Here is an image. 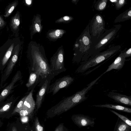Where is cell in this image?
I'll return each mask as SVG.
<instances>
[{
  "mask_svg": "<svg viewBox=\"0 0 131 131\" xmlns=\"http://www.w3.org/2000/svg\"><path fill=\"white\" fill-rule=\"evenodd\" d=\"M123 54L126 58L131 56V48H130L126 51H123Z\"/></svg>",
  "mask_w": 131,
  "mask_h": 131,
  "instance_id": "obj_28",
  "label": "cell"
},
{
  "mask_svg": "<svg viewBox=\"0 0 131 131\" xmlns=\"http://www.w3.org/2000/svg\"><path fill=\"white\" fill-rule=\"evenodd\" d=\"M40 82V78L38 75L35 72L31 71L26 86L31 90L32 88H35Z\"/></svg>",
  "mask_w": 131,
  "mask_h": 131,
  "instance_id": "obj_12",
  "label": "cell"
},
{
  "mask_svg": "<svg viewBox=\"0 0 131 131\" xmlns=\"http://www.w3.org/2000/svg\"><path fill=\"white\" fill-rule=\"evenodd\" d=\"M26 2L28 5H30L31 3V1L30 0H26L25 1Z\"/></svg>",
  "mask_w": 131,
  "mask_h": 131,
  "instance_id": "obj_34",
  "label": "cell"
},
{
  "mask_svg": "<svg viewBox=\"0 0 131 131\" xmlns=\"http://www.w3.org/2000/svg\"><path fill=\"white\" fill-rule=\"evenodd\" d=\"M35 88H32L29 94L26 96L23 106L19 111L22 110H26L31 114L33 112L36 105V103L33 97V93Z\"/></svg>",
  "mask_w": 131,
  "mask_h": 131,
  "instance_id": "obj_7",
  "label": "cell"
},
{
  "mask_svg": "<svg viewBox=\"0 0 131 131\" xmlns=\"http://www.w3.org/2000/svg\"><path fill=\"white\" fill-rule=\"evenodd\" d=\"M74 79L69 75L64 76L56 80L50 85L47 93H52V95L57 93L60 90L67 87L74 81Z\"/></svg>",
  "mask_w": 131,
  "mask_h": 131,
  "instance_id": "obj_3",
  "label": "cell"
},
{
  "mask_svg": "<svg viewBox=\"0 0 131 131\" xmlns=\"http://www.w3.org/2000/svg\"><path fill=\"white\" fill-rule=\"evenodd\" d=\"M117 27L112 30L110 32L108 33L95 46L96 49H99L101 47L104 45L108 41H110L111 39L115 37L116 34L119 29Z\"/></svg>",
  "mask_w": 131,
  "mask_h": 131,
  "instance_id": "obj_11",
  "label": "cell"
},
{
  "mask_svg": "<svg viewBox=\"0 0 131 131\" xmlns=\"http://www.w3.org/2000/svg\"><path fill=\"white\" fill-rule=\"evenodd\" d=\"M127 60L123 55V51H122L114 62L108 66L107 69L103 74H104L113 69L119 70L123 67L125 62Z\"/></svg>",
  "mask_w": 131,
  "mask_h": 131,
  "instance_id": "obj_8",
  "label": "cell"
},
{
  "mask_svg": "<svg viewBox=\"0 0 131 131\" xmlns=\"http://www.w3.org/2000/svg\"><path fill=\"white\" fill-rule=\"evenodd\" d=\"M125 2L124 0H118L116 3V8L119 9L122 7L124 5Z\"/></svg>",
  "mask_w": 131,
  "mask_h": 131,
  "instance_id": "obj_25",
  "label": "cell"
},
{
  "mask_svg": "<svg viewBox=\"0 0 131 131\" xmlns=\"http://www.w3.org/2000/svg\"><path fill=\"white\" fill-rule=\"evenodd\" d=\"M93 106L100 107H106L128 113H131V109L130 108L119 105L106 104Z\"/></svg>",
  "mask_w": 131,
  "mask_h": 131,
  "instance_id": "obj_14",
  "label": "cell"
},
{
  "mask_svg": "<svg viewBox=\"0 0 131 131\" xmlns=\"http://www.w3.org/2000/svg\"><path fill=\"white\" fill-rule=\"evenodd\" d=\"M19 13H17L12 18L11 23V25L13 29L16 30L20 24V19Z\"/></svg>",
  "mask_w": 131,
  "mask_h": 131,
  "instance_id": "obj_15",
  "label": "cell"
},
{
  "mask_svg": "<svg viewBox=\"0 0 131 131\" xmlns=\"http://www.w3.org/2000/svg\"><path fill=\"white\" fill-rule=\"evenodd\" d=\"M107 96L120 104L128 106H131V96L122 94L119 93L111 92Z\"/></svg>",
  "mask_w": 131,
  "mask_h": 131,
  "instance_id": "obj_5",
  "label": "cell"
},
{
  "mask_svg": "<svg viewBox=\"0 0 131 131\" xmlns=\"http://www.w3.org/2000/svg\"><path fill=\"white\" fill-rule=\"evenodd\" d=\"M14 43H12L9 48L2 59V64L4 65L10 57L14 47Z\"/></svg>",
  "mask_w": 131,
  "mask_h": 131,
  "instance_id": "obj_16",
  "label": "cell"
},
{
  "mask_svg": "<svg viewBox=\"0 0 131 131\" xmlns=\"http://www.w3.org/2000/svg\"><path fill=\"white\" fill-rule=\"evenodd\" d=\"M120 47H112L107 50L98 53L90 57L87 60L82 62L76 70L78 73H83L89 68L94 67L106 59L117 52L120 49Z\"/></svg>",
  "mask_w": 131,
  "mask_h": 131,
  "instance_id": "obj_1",
  "label": "cell"
},
{
  "mask_svg": "<svg viewBox=\"0 0 131 131\" xmlns=\"http://www.w3.org/2000/svg\"><path fill=\"white\" fill-rule=\"evenodd\" d=\"M21 116H25L31 114L27 110H20L18 112Z\"/></svg>",
  "mask_w": 131,
  "mask_h": 131,
  "instance_id": "obj_26",
  "label": "cell"
},
{
  "mask_svg": "<svg viewBox=\"0 0 131 131\" xmlns=\"http://www.w3.org/2000/svg\"><path fill=\"white\" fill-rule=\"evenodd\" d=\"M72 119L74 123L80 127L90 126H93L94 122L88 116L82 115H73Z\"/></svg>",
  "mask_w": 131,
  "mask_h": 131,
  "instance_id": "obj_6",
  "label": "cell"
},
{
  "mask_svg": "<svg viewBox=\"0 0 131 131\" xmlns=\"http://www.w3.org/2000/svg\"><path fill=\"white\" fill-rule=\"evenodd\" d=\"M35 27L37 31L39 32L40 31V28L39 25L36 23L35 25Z\"/></svg>",
  "mask_w": 131,
  "mask_h": 131,
  "instance_id": "obj_33",
  "label": "cell"
},
{
  "mask_svg": "<svg viewBox=\"0 0 131 131\" xmlns=\"http://www.w3.org/2000/svg\"><path fill=\"white\" fill-rule=\"evenodd\" d=\"M50 64L52 74L54 76L65 71L64 57L62 52H59L51 58Z\"/></svg>",
  "mask_w": 131,
  "mask_h": 131,
  "instance_id": "obj_2",
  "label": "cell"
},
{
  "mask_svg": "<svg viewBox=\"0 0 131 131\" xmlns=\"http://www.w3.org/2000/svg\"><path fill=\"white\" fill-rule=\"evenodd\" d=\"M13 51V56L7 68L6 71V75H8L10 73L17 60L19 52V47H18V45L15 47Z\"/></svg>",
  "mask_w": 131,
  "mask_h": 131,
  "instance_id": "obj_13",
  "label": "cell"
},
{
  "mask_svg": "<svg viewBox=\"0 0 131 131\" xmlns=\"http://www.w3.org/2000/svg\"><path fill=\"white\" fill-rule=\"evenodd\" d=\"M82 41L84 45L88 46L89 43V40L86 36H84L82 38Z\"/></svg>",
  "mask_w": 131,
  "mask_h": 131,
  "instance_id": "obj_27",
  "label": "cell"
},
{
  "mask_svg": "<svg viewBox=\"0 0 131 131\" xmlns=\"http://www.w3.org/2000/svg\"><path fill=\"white\" fill-rule=\"evenodd\" d=\"M35 126V131H43V128L40 124L38 117L36 118Z\"/></svg>",
  "mask_w": 131,
  "mask_h": 131,
  "instance_id": "obj_23",
  "label": "cell"
},
{
  "mask_svg": "<svg viewBox=\"0 0 131 131\" xmlns=\"http://www.w3.org/2000/svg\"><path fill=\"white\" fill-rule=\"evenodd\" d=\"M130 127L124 122H121L118 125L116 131H129Z\"/></svg>",
  "mask_w": 131,
  "mask_h": 131,
  "instance_id": "obj_20",
  "label": "cell"
},
{
  "mask_svg": "<svg viewBox=\"0 0 131 131\" xmlns=\"http://www.w3.org/2000/svg\"><path fill=\"white\" fill-rule=\"evenodd\" d=\"M25 97L26 96L23 97L18 102L12 112V114H14L16 112L18 113L23 106Z\"/></svg>",
  "mask_w": 131,
  "mask_h": 131,
  "instance_id": "obj_21",
  "label": "cell"
},
{
  "mask_svg": "<svg viewBox=\"0 0 131 131\" xmlns=\"http://www.w3.org/2000/svg\"><path fill=\"white\" fill-rule=\"evenodd\" d=\"M63 19L65 20H68L70 18L69 17L67 16H66L64 17Z\"/></svg>",
  "mask_w": 131,
  "mask_h": 131,
  "instance_id": "obj_35",
  "label": "cell"
},
{
  "mask_svg": "<svg viewBox=\"0 0 131 131\" xmlns=\"http://www.w3.org/2000/svg\"><path fill=\"white\" fill-rule=\"evenodd\" d=\"M61 33V30L59 29H57L55 31V35L56 37H59Z\"/></svg>",
  "mask_w": 131,
  "mask_h": 131,
  "instance_id": "obj_31",
  "label": "cell"
},
{
  "mask_svg": "<svg viewBox=\"0 0 131 131\" xmlns=\"http://www.w3.org/2000/svg\"><path fill=\"white\" fill-rule=\"evenodd\" d=\"M110 110L111 112L115 114L122 119L124 123H126L130 126H131V121L128 118L125 116L118 113L115 111L111 110Z\"/></svg>",
  "mask_w": 131,
  "mask_h": 131,
  "instance_id": "obj_19",
  "label": "cell"
},
{
  "mask_svg": "<svg viewBox=\"0 0 131 131\" xmlns=\"http://www.w3.org/2000/svg\"><path fill=\"white\" fill-rule=\"evenodd\" d=\"M110 1H111L112 2H116L118 0H110Z\"/></svg>",
  "mask_w": 131,
  "mask_h": 131,
  "instance_id": "obj_37",
  "label": "cell"
},
{
  "mask_svg": "<svg viewBox=\"0 0 131 131\" xmlns=\"http://www.w3.org/2000/svg\"><path fill=\"white\" fill-rule=\"evenodd\" d=\"M55 131H64L63 125H59L56 129Z\"/></svg>",
  "mask_w": 131,
  "mask_h": 131,
  "instance_id": "obj_30",
  "label": "cell"
},
{
  "mask_svg": "<svg viewBox=\"0 0 131 131\" xmlns=\"http://www.w3.org/2000/svg\"><path fill=\"white\" fill-rule=\"evenodd\" d=\"M121 14L118 17V18H119V20L121 21L125 20L131 18V10H126L125 12Z\"/></svg>",
  "mask_w": 131,
  "mask_h": 131,
  "instance_id": "obj_18",
  "label": "cell"
},
{
  "mask_svg": "<svg viewBox=\"0 0 131 131\" xmlns=\"http://www.w3.org/2000/svg\"><path fill=\"white\" fill-rule=\"evenodd\" d=\"M5 24V22L3 18L0 16V27H2Z\"/></svg>",
  "mask_w": 131,
  "mask_h": 131,
  "instance_id": "obj_32",
  "label": "cell"
},
{
  "mask_svg": "<svg viewBox=\"0 0 131 131\" xmlns=\"http://www.w3.org/2000/svg\"><path fill=\"white\" fill-rule=\"evenodd\" d=\"M20 75L19 72H17L13 78L10 83L2 92L0 94V102L8 95L14 84L19 79Z\"/></svg>",
  "mask_w": 131,
  "mask_h": 131,
  "instance_id": "obj_9",
  "label": "cell"
},
{
  "mask_svg": "<svg viewBox=\"0 0 131 131\" xmlns=\"http://www.w3.org/2000/svg\"><path fill=\"white\" fill-rule=\"evenodd\" d=\"M12 131H17L16 128L15 126H13L12 128Z\"/></svg>",
  "mask_w": 131,
  "mask_h": 131,
  "instance_id": "obj_36",
  "label": "cell"
},
{
  "mask_svg": "<svg viewBox=\"0 0 131 131\" xmlns=\"http://www.w3.org/2000/svg\"><path fill=\"white\" fill-rule=\"evenodd\" d=\"M53 78L52 77L47 78L40 87V88L36 95L35 103L37 110L41 107L45 96L48 91L51 80Z\"/></svg>",
  "mask_w": 131,
  "mask_h": 131,
  "instance_id": "obj_4",
  "label": "cell"
},
{
  "mask_svg": "<svg viewBox=\"0 0 131 131\" xmlns=\"http://www.w3.org/2000/svg\"><path fill=\"white\" fill-rule=\"evenodd\" d=\"M107 1L103 0L101 1L98 4L97 9L99 10H102L106 7Z\"/></svg>",
  "mask_w": 131,
  "mask_h": 131,
  "instance_id": "obj_22",
  "label": "cell"
},
{
  "mask_svg": "<svg viewBox=\"0 0 131 131\" xmlns=\"http://www.w3.org/2000/svg\"><path fill=\"white\" fill-rule=\"evenodd\" d=\"M104 26V22L102 17L97 15L95 17L92 24V31L94 33L97 34L102 31Z\"/></svg>",
  "mask_w": 131,
  "mask_h": 131,
  "instance_id": "obj_10",
  "label": "cell"
},
{
  "mask_svg": "<svg viewBox=\"0 0 131 131\" xmlns=\"http://www.w3.org/2000/svg\"><path fill=\"white\" fill-rule=\"evenodd\" d=\"M21 122L23 123H25L27 122L28 120V118L26 116H21Z\"/></svg>",
  "mask_w": 131,
  "mask_h": 131,
  "instance_id": "obj_29",
  "label": "cell"
},
{
  "mask_svg": "<svg viewBox=\"0 0 131 131\" xmlns=\"http://www.w3.org/2000/svg\"><path fill=\"white\" fill-rule=\"evenodd\" d=\"M17 2H15L9 5L6 10L4 16L5 17H8L17 5Z\"/></svg>",
  "mask_w": 131,
  "mask_h": 131,
  "instance_id": "obj_17",
  "label": "cell"
},
{
  "mask_svg": "<svg viewBox=\"0 0 131 131\" xmlns=\"http://www.w3.org/2000/svg\"><path fill=\"white\" fill-rule=\"evenodd\" d=\"M12 102L8 103L3 106L0 108V113H3L8 110L10 108Z\"/></svg>",
  "mask_w": 131,
  "mask_h": 131,
  "instance_id": "obj_24",
  "label": "cell"
}]
</instances>
